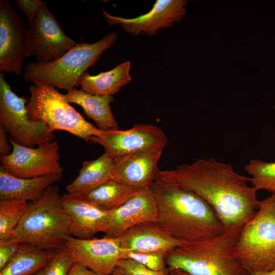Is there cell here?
Instances as JSON below:
<instances>
[{
    "label": "cell",
    "instance_id": "cell-1",
    "mask_svg": "<svg viewBox=\"0 0 275 275\" xmlns=\"http://www.w3.org/2000/svg\"><path fill=\"white\" fill-rule=\"evenodd\" d=\"M155 179L192 191L213 208L226 230L241 229L256 214L260 201L249 178L230 163L213 158L198 159L173 170L159 171Z\"/></svg>",
    "mask_w": 275,
    "mask_h": 275
},
{
    "label": "cell",
    "instance_id": "cell-2",
    "mask_svg": "<svg viewBox=\"0 0 275 275\" xmlns=\"http://www.w3.org/2000/svg\"><path fill=\"white\" fill-rule=\"evenodd\" d=\"M150 187L157 204V223L174 238L191 243L226 231L213 208L195 193L157 179Z\"/></svg>",
    "mask_w": 275,
    "mask_h": 275
},
{
    "label": "cell",
    "instance_id": "cell-3",
    "mask_svg": "<svg viewBox=\"0 0 275 275\" xmlns=\"http://www.w3.org/2000/svg\"><path fill=\"white\" fill-rule=\"evenodd\" d=\"M61 197L59 186L51 185L38 199L29 203L12 239L43 250L64 248L71 235L70 217Z\"/></svg>",
    "mask_w": 275,
    "mask_h": 275
},
{
    "label": "cell",
    "instance_id": "cell-4",
    "mask_svg": "<svg viewBox=\"0 0 275 275\" xmlns=\"http://www.w3.org/2000/svg\"><path fill=\"white\" fill-rule=\"evenodd\" d=\"M241 229L175 248L166 255L167 267L189 275H250L233 254Z\"/></svg>",
    "mask_w": 275,
    "mask_h": 275
},
{
    "label": "cell",
    "instance_id": "cell-5",
    "mask_svg": "<svg viewBox=\"0 0 275 275\" xmlns=\"http://www.w3.org/2000/svg\"><path fill=\"white\" fill-rule=\"evenodd\" d=\"M117 38V33L113 32L94 43H77L56 60L30 62L23 68V78L35 85L52 86L67 91L75 89L81 75L95 65L101 54L111 48Z\"/></svg>",
    "mask_w": 275,
    "mask_h": 275
},
{
    "label": "cell",
    "instance_id": "cell-6",
    "mask_svg": "<svg viewBox=\"0 0 275 275\" xmlns=\"http://www.w3.org/2000/svg\"><path fill=\"white\" fill-rule=\"evenodd\" d=\"M234 255L250 273L275 269V192L241 228Z\"/></svg>",
    "mask_w": 275,
    "mask_h": 275
},
{
    "label": "cell",
    "instance_id": "cell-7",
    "mask_svg": "<svg viewBox=\"0 0 275 275\" xmlns=\"http://www.w3.org/2000/svg\"><path fill=\"white\" fill-rule=\"evenodd\" d=\"M29 91L26 108L30 119L45 123L51 131L64 130L87 142L104 133L86 121L55 87L38 84L32 85Z\"/></svg>",
    "mask_w": 275,
    "mask_h": 275
},
{
    "label": "cell",
    "instance_id": "cell-8",
    "mask_svg": "<svg viewBox=\"0 0 275 275\" xmlns=\"http://www.w3.org/2000/svg\"><path fill=\"white\" fill-rule=\"evenodd\" d=\"M26 100L17 95L0 74V126L15 143L35 147L54 140L56 136L47 124L32 120Z\"/></svg>",
    "mask_w": 275,
    "mask_h": 275
},
{
    "label": "cell",
    "instance_id": "cell-9",
    "mask_svg": "<svg viewBox=\"0 0 275 275\" xmlns=\"http://www.w3.org/2000/svg\"><path fill=\"white\" fill-rule=\"evenodd\" d=\"M9 141L12 151L8 155L1 156V168L22 178L52 175L63 176L57 141L34 148L18 145L10 139Z\"/></svg>",
    "mask_w": 275,
    "mask_h": 275
},
{
    "label": "cell",
    "instance_id": "cell-10",
    "mask_svg": "<svg viewBox=\"0 0 275 275\" xmlns=\"http://www.w3.org/2000/svg\"><path fill=\"white\" fill-rule=\"evenodd\" d=\"M28 29L26 57H35L37 61L56 60L76 44L63 31L45 2L40 7Z\"/></svg>",
    "mask_w": 275,
    "mask_h": 275
},
{
    "label": "cell",
    "instance_id": "cell-11",
    "mask_svg": "<svg viewBox=\"0 0 275 275\" xmlns=\"http://www.w3.org/2000/svg\"><path fill=\"white\" fill-rule=\"evenodd\" d=\"M28 30L7 0L0 1V71L21 75L26 57Z\"/></svg>",
    "mask_w": 275,
    "mask_h": 275
},
{
    "label": "cell",
    "instance_id": "cell-12",
    "mask_svg": "<svg viewBox=\"0 0 275 275\" xmlns=\"http://www.w3.org/2000/svg\"><path fill=\"white\" fill-rule=\"evenodd\" d=\"M187 3L185 0H156L148 12L132 18L112 15L103 9L102 12L110 25H120L132 36H155L159 30L169 28L182 19Z\"/></svg>",
    "mask_w": 275,
    "mask_h": 275
},
{
    "label": "cell",
    "instance_id": "cell-13",
    "mask_svg": "<svg viewBox=\"0 0 275 275\" xmlns=\"http://www.w3.org/2000/svg\"><path fill=\"white\" fill-rule=\"evenodd\" d=\"M165 133L151 124H140L125 130L118 129L105 131L100 136H94L90 142L101 146L104 153L114 160L149 147L166 146Z\"/></svg>",
    "mask_w": 275,
    "mask_h": 275
},
{
    "label": "cell",
    "instance_id": "cell-14",
    "mask_svg": "<svg viewBox=\"0 0 275 275\" xmlns=\"http://www.w3.org/2000/svg\"><path fill=\"white\" fill-rule=\"evenodd\" d=\"M64 248L74 261L100 275H111L120 259L119 238L105 236L101 238L80 239L70 236Z\"/></svg>",
    "mask_w": 275,
    "mask_h": 275
},
{
    "label": "cell",
    "instance_id": "cell-15",
    "mask_svg": "<svg viewBox=\"0 0 275 275\" xmlns=\"http://www.w3.org/2000/svg\"><path fill=\"white\" fill-rule=\"evenodd\" d=\"M165 147H149L115 160L112 179L139 188L150 187L159 171L158 162Z\"/></svg>",
    "mask_w": 275,
    "mask_h": 275
},
{
    "label": "cell",
    "instance_id": "cell-16",
    "mask_svg": "<svg viewBox=\"0 0 275 275\" xmlns=\"http://www.w3.org/2000/svg\"><path fill=\"white\" fill-rule=\"evenodd\" d=\"M157 207L150 187L142 188L119 207L109 211L106 236L119 237L130 228L143 223L157 222Z\"/></svg>",
    "mask_w": 275,
    "mask_h": 275
},
{
    "label": "cell",
    "instance_id": "cell-17",
    "mask_svg": "<svg viewBox=\"0 0 275 275\" xmlns=\"http://www.w3.org/2000/svg\"><path fill=\"white\" fill-rule=\"evenodd\" d=\"M61 199L64 209L70 217L72 236L90 239L98 233H106L109 211L72 194H65Z\"/></svg>",
    "mask_w": 275,
    "mask_h": 275
},
{
    "label": "cell",
    "instance_id": "cell-18",
    "mask_svg": "<svg viewBox=\"0 0 275 275\" xmlns=\"http://www.w3.org/2000/svg\"><path fill=\"white\" fill-rule=\"evenodd\" d=\"M118 238L121 251L168 254L178 246L188 243L171 236L157 222L133 226Z\"/></svg>",
    "mask_w": 275,
    "mask_h": 275
},
{
    "label": "cell",
    "instance_id": "cell-19",
    "mask_svg": "<svg viewBox=\"0 0 275 275\" xmlns=\"http://www.w3.org/2000/svg\"><path fill=\"white\" fill-rule=\"evenodd\" d=\"M62 177L52 175L22 178L13 176L0 168V200L35 201L42 195L48 187L60 180Z\"/></svg>",
    "mask_w": 275,
    "mask_h": 275
},
{
    "label": "cell",
    "instance_id": "cell-20",
    "mask_svg": "<svg viewBox=\"0 0 275 275\" xmlns=\"http://www.w3.org/2000/svg\"><path fill=\"white\" fill-rule=\"evenodd\" d=\"M69 103L80 105L87 116L93 120L100 129H118V124L111 110L113 96H100L74 89L64 94Z\"/></svg>",
    "mask_w": 275,
    "mask_h": 275
},
{
    "label": "cell",
    "instance_id": "cell-21",
    "mask_svg": "<svg viewBox=\"0 0 275 275\" xmlns=\"http://www.w3.org/2000/svg\"><path fill=\"white\" fill-rule=\"evenodd\" d=\"M131 63L127 61L120 63L111 70L91 75L87 72L78 81L81 90L100 96H113L131 80L130 75Z\"/></svg>",
    "mask_w": 275,
    "mask_h": 275
},
{
    "label": "cell",
    "instance_id": "cell-22",
    "mask_svg": "<svg viewBox=\"0 0 275 275\" xmlns=\"http://www.w3.org/2000/svg\"><path fill=\"white\" fill-rule=\"evenodd\" d=\"M115 164V160L104 152L96 159L84 162L78 176L67 186L68 194L84 193L110 180Z\"/></svg>",
    "mask_w": 275,
    "mask_h": 275
},
{
    "label": "cell",
    "instance_id": "cell-23",
    "mask_svg": "<svg viewBox=\"0 0 275 275\" xmlns=\"http://www.w3.org/2000/svg\"><path fill=\"white\" fill-rule=\"evenodd\" d=\"M141 189L112 179L87 192L72 195L111 211L123 205Z\"/></svg>",
    "mask_w": 275,
    "mask_h": 275
},
{
    "label": "cell",
    "instance_id": "cell-24",
    "mask_svg": "<svg viewBox=\"0 0 275 275\" xmlns=\"http://www.w3.org/2000/svg\"><path fill=\"white\" fill-rule=\"evenodd\" d=\"M55 252L20 243L14 256L0 270V275H33L47 264Z\"/></svg>",
    "mask_w": 275,
    "mask_h": 275
},
{
    "label": "cell",
    "instance_id": "cell-25",
    "mask_svg": "<svg viewBox=\"0 0 275 275\" xmlns=\"http://www.w3.org/2000/svg\"><path fill=\"white\" fill-rule=\"evenodd\" d=\"M29 205L25 201L4 200L0 201V241L11 239L14 231Z\"/></svg>",
    "mask_w": 275,
    "mask_h": 275
},
{
    "label": "cell",
    "instance_id": "cell-26",
    "mask_svg": "<svg viewBox=\"0 0 275 275\" xmlns=\"http://www.w3.org/2000/svg\"><path fill=\"white\" fill-rule=\"evenodd\" d=\"M250 175L249 182L257 190L275 192V162H266L255 158L244 167Z\"/></svg>",
    "mask_w": 275,
    "mask_h": 275
},
{
    "label": "cell",
    "instance_id": "cell-27",
    "mask_svg": "<svg viewBox=\"0 0 275 275\" xmlns=\"http://www.w3.org/2000/svg\"><path fill=\"white\" fill-rule=\"evenodd\" d=\"M167 254L162 252L120 251V259L133 260L154 270L167 271L169 270L166 262Z\"/></svg>",
    "mask_w": 275,
    "mask_h": 275
},
{
    "label": "cell",
    "instance_id": "cell-28",
    "mask_svg": "<svg viewBox=\"0 0 275 275\" xmlns=\"http://www.w3.org/2000/svg\"><path fill=\"white\" fill-rule=\"evenodd\" d=\"M74 262L72 256L64 248L59 249L43 268L41 275H67Z\"/></svg>",
    "mask_w": 275,
    "mask_h": 275
},
{
    "label": "cell",
    "instance_id": "cell-29",
    "mask_svg": "<svg viewBox=\"0 0 275 275\" xmlns=\"http://www.w3.org/2000/svg\"><path fill=\"white\" fill-rule=\"evenodd\" d=\"M115 270L123 275H171L170 270H154L129 259H120Z\"/></svg>",
    "mask_w": 275,
    "mask_h": 275
},
{
    "label": "cell",
    "instance_id": "cell-30",
    "mask_svg": "<svg viewBox=\"0 0 275 275\" xmlns=\"http://www.w3.org/2000/svg\"><path fill=\"white\" fill-rule=\"evenodd\" d=\"M20 244L12 239L0 241V270L5 267L14 256Z\"/></svg>",
    "mask_w": 275,
    "mask_h": 275
},
{
    "label": "cell",
    "instance_id": "cell-31",
    "mask_svg": "<svg viewBox=\"0 0 275 275\" xmlns=\"http://www.w3.org/2000/svg\"><path fill=\"white\" fill-rule=\"evenodd\" d=\"M15 4L24 13L27 24L29 25L34 20L38 11L43 3L41 0H16Z\"/></svg>",
    "mask_w": 275,
    "mask_h": 275
},
{
    "label": "cell",
    "instance_id": "cell-32",
    "mask_svg": "<svg viewBox=\"0 0 275 275\" xmlns=\"http://www.w3.org/2000/svg\"><path fill=\"white\" fill-rule=\"evenodd\" d=\"M67 275H100L86 266L74 261Z\"/></svg>",
    "mask_w": 275,
    "mask_h": 275
},
{
    "label": "cell",
    "instance_id": "cell-33",
    "mask_svg": "<svg viewBox=\"0 0 275 275\" xmlns=\"http://www.w3.org/2000/svg\"><path fill=\"white\" fill-rule=\"evenodd\" d=\"M7 133L4 129L0 126V155L1 156L9 155L10 152V146L8 140Z\"/></svg>",
    "mask_w": 275,
    "mask_h": 275
},
{
    "label": "cell",
    "instance_id": "cell-34",
    "mask_svg": "<svg viewBox=\"0 0 275 275\" xmlns=\"http://www.w3.org/2000/svg\"><path fill=\"white\" fill-rule=\"evenodd\" d=\"M170 271L171 275H189L188 273L181 269H173Z\"/></svg>",
    "mask_w": 275,
    "mask_h": 275
},
{
    "label": "cell",
    "instance_id": "cell-35",
    "mask_svg": "<svg viewBox=\"0 0 275 275\" xmlns=\"http://www.w3.org/2000/svg\"><path fill=\"white\" fill-rule=\"evenodd\" d=\"M250 275H275V269L265 272H256L250 274Z\"/></svg>",
    "mask_w": 275,
    "mask_h": 275
},
{
    "label": "cell",
    "instance_id": "cell-36",
    "mask_svg": "<svg viewBox=\"0 0 275 275\" xmlns=\"http://www.w3.org/2000/svg\"><path fill=\"white\" fill-rule=\"evenodd\" d=\"M111 275H123L120 272L117 271V270H115L112 274Z\"/></svg>",
    "mask_w": 275,
    "mask_h": 275
},
{
    "label": "cell",
    "instance_id": "cell-37",
    "mask_svg": "<svg viewBox=\"0 0 275 275\" xmlns=\"http://www.w3.org/2000/svg\"><path fill=\"white\" fill-rule=\"evenodd\" d=\"M42 270H40V271H39V272H38L35 273V274H33V275H41V272H42Z\"/></svg>",
    "mask_w": 275,
    "mask_h": 275
}]
</instances>
